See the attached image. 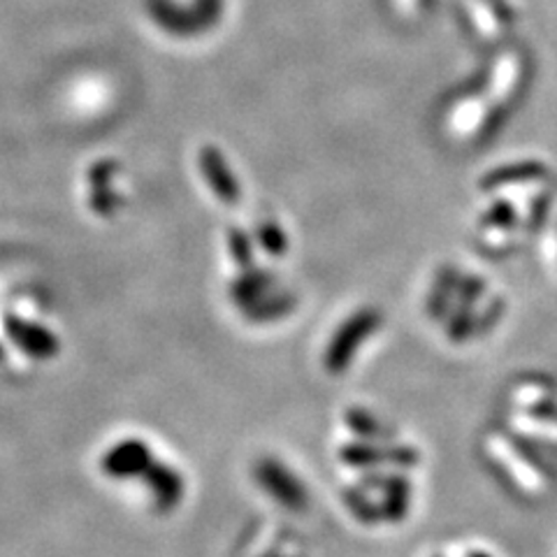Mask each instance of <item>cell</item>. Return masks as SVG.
<instances>
[{
  "mask_svg": "<svg viewBox=\"0 0 557 557\" xmlns=\"http://www.w3.org/2000/svg\"><path fill=\"white\" fill-rule=\"evenodd\" d=\"M370 325H374V317L370 319V313H362L360 319L348 323L337 342H333V346H330L327 351V368L339 372L344 364L348 362V358H351V351H356V346L360 344V339L364 337V333H368Z\"/></svg>",
  "mask_w": 557,
  "mask_h": 557,
  "instance_id": "277c9868",
  "label": "cell"
},
{
  "mask_svg": "<svg viewBox=\"0 0 557 557\" xmlns=\"http://www.w3.org/2000/svg\"><path fill=\"white\" fill-rule=\"evenodd\" d=\"M151 465H153V453L143 440L119 442L104 453L100 460L102 474L116 481L143 479Z\"/></svg>",
  "mask_w": 557,
  "mask_h": 557,
  "instance_id": "7a4b0ae2",
  "label": "cell"
},
{
  "mask_svg": "<svg viewBox=\"0 0 557 557\" xmlns=\"http://www.w3.org/2000/svg\"><path fill=\"white\" fill-rule=\"evenodd\" d=\"M147 491L151 493L156 507L161 511H170L177 507L184 497V479L177 472V469L165 465V462H156L147 469V474L143 476Z\"/></svg>",
  "mask_w": 557,
  "mask_h": 557,
  "instance_id": "3957f363",
  "label": "cell"
},
{
  "mask_svg": "<svg viewBox=\"0 0 557 557\" xmlns=\"http://www.w3.org/2000/svg\"><path fill=\"white\" fill-rule=\"evenodd\" d=\"M253 476L258 485L263 487L270 497H274L278 504H282V507L293 511H302L307 507L309 497H307L305 485L284 462L272 460V458L260 460L256 462Z\"/></svg>",
  "mask_w": 557,
  "mask_h": 557,
  "instance_id": "6da1fadb",
  "label": "cell"
},
{
  "mask_svg": "<svg viewBox=\"0 0 557 557\" xmlns=\"http://www.w3.org/2000/svg\"><path fill=\"white\" fill-rule=\"evenodd\" d=\"M469 557H491V555H485V553H474V555H469Z\"/></svg>",
  "mask_w": 557,
  "mask_h": 557,
  "instance_id": "5b68a950",
  "label": "cell"
}]
</instances>
